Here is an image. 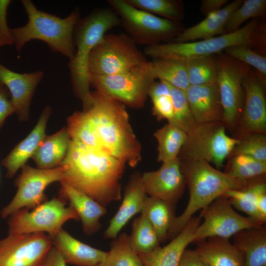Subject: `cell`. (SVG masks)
<instances>
[{"label":"cell","instance_id":"6da1fadb","mask_svg":"<svg viewBox=\"0 0 266 266\" xmlns=\"http://www.w3.org/2000/svg\"><path fill=\"white\" fill-rule=\"evenodd\" d=\"M90 105L73 113L66 127L71 139L135 166L141 157V146L129 121L125 106L96 91Z\"/></svg>","mask_w":266,"mask_h":266},{"label":"cell","instance_id":"7a4b0ae2","mask_svg":"<svg viewBox=\"0 0 266 266\" xmlns=\"http://www.w3.org/2000/svg\"><path fill=\"white\" fill-rule=\"evenodd\" d=\"M126 163L70 139L62 166L64 183L106 206L121 199L120 181Z\"/></svg>","mask_w":266,"mask_h":266},{"label":"cell","instance_id":"3957f363","mask_svg":"<svg viewBox=\"0 0 266 266\" xmlns=\"http://www.w3.org/2000/svg\"><path fill=\"white\" fill-rule=\"evenodd\" d=\"M180 161L189 199L184 210L175 218L169 230L167 239H170L182 231L196 212L230 190L245 188L249 182L235 179L205 161Z\"/></svg>","mask_w":266,"mask_h":266},{"label":"cell","instance_id":"277c9868","mask_svg":"<svg viewBox=\"0 0 266 266\" xmlns=\"http://www.w3.org/2000/svg\"><path fill=\"white\" fill-rule=\"evenodd\" d=\"M120 25V19L111 8H100L80 18L75 26V53L68 66L74 94L82 102L83 109L88 108L92 100L88 68L90 55L106 32Z\"/></svg>","mask_w":266,"mask_h":266},{"label":"cell","instance_id":"5b68a950","mask_svg":"<svg viewBox=\"0 0 266 266\" xmlns=\"http://www.w3.org/2000/svg\"><path fill=\"white\" fill-rule=\"evenodd\" d=\"M28 21L25 26L11 29L13 42L17 51L28 42L38 39L45 42L54 53L72 59L75 53L73 33L80 18V10L75 8L64 18L37 9L30 0H22Z\"/></svg>","mask_w":266,"mask_h":266},{"label":"cell","instance_id":"8992f818","mask_svg":"<svg viewBox=\"0 0 266 266\" xmlns=\"http://www.w3.org/2000/svg\"><path fill=\"white\" fill-rule=\"evenodd\" d=\"M259 18L251 19L236 31L210 38L191 42H170L147 46L145 56L153 59L171 58L184 61L213 56L231 46L243 44L251 47L259 41Z\"/></svg>","mask_w":266,"mask_h":266},{"label":"cell","instance_id":"52a82bcc","mask_svg":"<svg viewBox=\"0 0 266 266\" xmlns=\"http://www.w3.org/2000/svg\"><path fill=\"white\" fill-rule=\"evenodd\" d=\"M107 3L118 16L126 33L136 44L147 47L172 42L183 31L179 22L137 8L126 0H108Z\"/></svg>","mask_w":266,"mask_h":266},{"label":"cell","instance_id":"ba28073f","mask_svg":"<svg viewBox=\"0 0 266 266\" xmlns=\"http://www.w3.org/2000/svg\"><path fill=\"white\" fill-rule=\"evenodd\" d=\"M148 61L126 33L105 34L89 59L90 75L107 76L128 72Z\"/></svg>","mask_w":266,"mask_h":266},{"label":"cell","instance_id":"9c48e42d","mask_svg":"<svg viewBox=\"0 0 266 266\" xmlns=\"http://www.w3.org/2000/svg\"><path fill=\"white\" fill-rule=\"evenodd\" d=\"M237 142L227 134L222 122L198 124L187 134L178 157L183 161H205L219 169Z\"/></svg>","mask_w":266,"mask_h":266},{"label":"cell","instance_id":"30bf717a","mask_svg":"<svg viewBox=\"0 0 266 266\" xmlns=\"http://www.w3.org/2000/svg\"><path fill=\"white\" fill-rule=\"evenodd\" d=\"M67 204L66 200L59 196L47 200L31 210H18L8 217V233H46L49 236L54 235L66 222L79 220L74 209Z\"/></svg>","mask_w":266,"mask_h":266},{"label":"cell","instance_id":"8fae6325","mask_svg":"<svg viewBox=\"0 0 266 266\" xmlns=\"http://www.w3.org/2000/svg\"><path fill=\"white\" fill-rule=\"evenodd\" d=\"M155 80L149 61L122 73L90 75V85L97 92L135 109L144 106L150 87Z\"/></svg>","mask_w":266,"mask_h":266},{"label":"cell","instance_id":"7c38bea8","mask_svg":"<svg viewBox=\"0 0 266 266\" xmlns=\"http://www.w3.org/2000/svg\"><path fill=\"white\" fill-rule=\"evenodd\" d=\"M218 88L223 110L222 122L232 130L238 124L244 102L243 81L250 70L249 66L229 56L217 58Z\"/></svg>","mask_w":266,"mask_h":266},{"label":"cell","instance_id":"4fadbf2b","mask_svg":"<svg viewBox=\"0 0 266 266\" xmlns=\"http://www.w3.org/2000/svg\"><path fill=\"white\" fill-rule=\"evenodd\" d=\"M17 177L14 185L17 191L11 200L0 211L3 218H8L19 209H33L47 200L44 194L46 187L52 183L62 180L64 167L43 169L25 165Z\"/></svg>","mask_w":266,"mask_h":266},{"label":"cell","instance_id":"5bb4252c","mask_svg":"<svg viewBox=\"0 0 266 266\" xmlns=\"http://www.w3.org/2000/svg\"><path fill=\"white\" fill-rule=\"evenodd\" d=\"M200 217L203 220L195 232L193 242L213 237L229 239L241 230L261 226L250 217L236 212L224 196L202 209Z\"/></svg>","mask_w":266,"mask_h":266},{"label":"cell","instance_id":"9a60e30c","mask_svg":"<svg viewBox=\"0 0 266 266\" xmlns=\"http://www.w3.org/2000/svg\"><path fill=\"white\" fill-rule=\"evenodd\" d=\"M52 246L44 233H8L0 240V266H41Z\"/></svg>","mask_w":266,"mask_h":266},{"label":"cell","instance_id":"2e32d148","mask_svg":"<svg viewBox=\"0 0 266 266\" xmlns=\"http://www.w3.org/2000/svg\"><path fill=\"white\" fill-rule=\"evenodd\" d=\"M264 84L251 69L243 81L244 102L237 125L238 136L266 133V100Z\"/></svg>","mask_w":266,"mask_h":266},{"label":"cell","instance_id":"e0dca14e","mask_svg":"<svg viewBox=\"0 0 266 266\" xmlns=\"http://www.w3.org/2000/svg\"><path fill=\"white\" fill-rule=\"evenodd\" d=\"M142 184L147 195L176 205L186 187L178 157L162 163L157 170L141 175Z\"/></svg>","mask_w":266,"mask_h":266},{"label":"cell","instance_id":"ac0fdd59","mask_svg":"<svg viewBox=\"0 0 266 266\" xmlns=\"http://www.w3.org/2000/svg\"><path fill=\"white\" fill-rule=\"evenodd\" d=\"M43 76L41 70L20 73L0 64V83L8 89L15 113L21 121L29 120L32 98Z\"/></svg>","mask_w":266,"mask_h":266},{"label":"cell","instance_id":"d6986e66","mask_svg":"<svg viewBox=\"0 0 266 266\" xmlns=\"http://www.w3.org/2000/svg\"><path fill=\"white\" fill-rule=\"evenodd\" d=\"M147 197L141 175L137 172L133 174L125 187L121 204L104 233V237L112 239L116 238L129 220L141 213Z\"/></svg>","mask_w":266,"mask_h":266},{"label":"cell","instance_id":"ffe728a7","mask_svg":"<svg viewBox=\"0 0 266 266\" xmlns=\"http://www.w3.org/2000/svg\"><path fill=\"white\" fill-rule=\"evenodd\" d=\"M184 92L197 124L222 122L223 110L217 83L190 85Z\"/></svg>","mask_w":266,"mask_h":266},{"label":"cell","instance_id":"44dd1931","mask_svg":"<svg viewBox=\"0 0 266 266\" xmlns=\"http://www.w3.org/2000/svg\"><path fill=\"white\" fill-rule=\"evenodd\" d=\"M50 237L52 246L66 264L77 266H103L107 252L78 240L63 229Z\"/></svg>","mask_w":266,"mask_h":266},{"label":"cell","instance_id":"7402d4cb","mask_svg":"<svg viewBox=\"0 0 266 266\" xmlns=\"http://www.w3.org/2000/svg\"><path fill=\"white\" fill-rule=\"evenodd\" d=\"M51 112V107L46 105L32 131L2 159L1 164L6 169V177H13L18 170L26 165L29 159L34 155L46 135L47 123Z\"/></svg>","mask_w":266,"mask_h":266},{"label":"cell","instance_id":"603a6c76","mask_svg":"<svg viewBox=\"0 0 266 266\" xmlns=\"http://www.w3.org/2000/svg\"><path fill=\"white\" fill-rule=\"evenodd\" d=\"M200 223V217L191 218L182 231L164 247L139 255L143 266H177L186 247L193 243L195 232Z\"/></svg>","mask_w":266,"mask_h":266},{"label":"cell","instance_id":"cb8c5ba5","mask_svg":"<svg viewBox=\"0 0 266 266\" xmlns=\"http://www.w3.org/2000/svg\"><path fill=\"white\" fill-rule=\"evenodd\" d=\"M60 184V196L68 200L76 211L85 233L91 235L98 232L101 226L100 219L107 212L105 207L72 187L63 182Z\"/></svg>","mask_w":266,"mask_h":266},{"label":"cell","instance_id":"d4e9b609","mask_svg":"<svg viewBox=\"0 0 266 266\" xmlns=\"http://www.w3.org/2000/svg\"><path fill=\"white\" fill-rule=\"evenodd\" d=\"M241 0H235L222 9L210 13L197 24L183 30L172 42L184 43L202 40L225 34V27L231 14L242 3Z\"/></svg>","mask_w":266,"mask_h":266},{"label":"cell","instance_id":"484cf974","mask_svg":"<svg viewBox=\"0 0 266 266\" xmlns=\"http://www.w3.org/2000/svg\"><path fill=\"white\" fill-rule=\"evenodd\" d=\"M233 237V244L241 254L244 266H266V225L241 230Z\"/></svg>","mask_w":266,"mask_h":266},{"label":"cell","instance_id":"4316f807","mask_svg":"<svg viewBox=\"0 0 266 266\" xmlns=\"http://www.w3.org/2000/svg\"><path fill=\"white\" fill-rule=\"evenodd\" d=\"M197 244L195 249L209 266H244L241 254L229 239L210 237Z\"/></svg>","mask_w":266,"mask_h":266},{"label":"cell","instance_id":"83f0119b","mask_svg":"<svg viewBox=\"0 0 266 266\" xmlns=\"http://www.w3.org/2000/svg\"><path fill=\"white\" fill-rule=\"evenodd\" d=\"M70 138L66 127L46 135L32 158L37 167L48 169L60 166L65 159Z\"/></svg>","mask_w":266,"mask_h":266},{"label":"cell","instance_id":"f1b7e54d","mask_svg":"<svg viewBox=\"0 0 266 266\" xmlns=\"http://www.w3.org/2000/svg\"><path fill=\"white\" fill-rule=\"evenodd\" d=\"M175 205L151 197H147L141 215L149 222L160 242L167 239L169 230L174 220Z\"/></svg>","mask_w":266,"mask_h":266},{"label":"cell","instance_id":"f546056e","mask_svg":"<svg viewBox=\"0 0 266 266\" xmlns=\"http://www.w3.org/2000/svg\"><path fill=\"white\" fill-rule=\"evenodd\" d=\"M149 63L155 79L166 82L183 91L190 86L185 61L171 58H156Z\"/></svg>","mask_w":266,"mask_h":266},{"label":"cell","instance_id":"4dcf8cb0","mask_svg":"<svg viewBox=\"0 0 266 266\" xmlns=\"http://www.w3.org/2000/svg\"><path fill=\"white\" fill-rule=\"evenodd\" d=\"M265 181V176L251 180L245 188L230 190L224 195L233 208L245 213L260 225H266V221L258 211L257 195L260 185Z\"/></svg>","mask_w":266,"mask_h":266},{"label":"cell","instance_id":"1f68e13d","mask_svg":"<svg viewBox=\"0 0 266 266\" xmlns=\"http://www.w3.org/2000/svg\"><path fill=\"white\" fill-rule=\"evenodd\" d=\"M154 136L158 143L157 161L162 163L177 158L187 137V133L167 123L157 130Z\"/></svg>","mask_w":266,"mask_h":266},{"label":"cell","instance_id":"d6a6232c","mask_svg":"<svg viewBox=\"0 0 266 266\" xmlns=\"http://www.w3.org/2000/svg\"><path fill=\"white\" fill-rule=\"evenodd\" d=\"M229 157L225 172L235 179L247 181L266 175V162L243 154L230 155Z\"/></svg>","mask_w":266,"mask_h":266},{"label":"cell","instance_id":"836d02e7","mask_svg":"<svg viewBox=\"0 0 266 266\" xmlns=\"http://www.w3.org/2000/svg\"><path fill=\"white\" fill-rule=\"evenodd\" d=\"M133 249L139 255L148 254L160 246V241L153 228L142 215L132 222L129 235Z\"/></svg>","mask_w":266,"mask_h":266},{"label":"cell","instance_id":"e575fe53","mask_svg":"<svg viewBox=\"0 0 266 266\" xmlns=\"http://www.w3.org/2000/svg\"><path fill=\"white\" fill-rule=\"evenodd\" d=\"M103 266H143L139 254L132 247L125 233L113 239Z\"/></svg>","mask_w":266,"mask_h":266},{"label":"cell","instance_id":"d590c367","mask_svg":"<svg viewBox=\"0 0 266 266\" xmlns=\"http://www.w3.org/2000/svg\"><path fill=\"white\" fill-rule=\"evenodd\" d=\"M185 62L190 85L217 83V58L210 56L190 59Z\"/></svg>","mask_w":266,"mask_h":266},{"label":"cell","instance_id":"8d00e7d4","mask_svg":"<svg viewBox=\"0 0 266 266\" xmlns=\"http://www.w3.org/2000/svg\"><path fill=\"white\" fill-rule=\"evenodd\" d=\"M133 6L163 18L179 22L184 11L181 1L176 0H126Z\"/></svg>","mask_w":266,"mask_h":266},{"label":"cell","instance_id":"74e56055","mask_svg":"<svg viewBox=\"0 0 266 266\" xmlns=\"http://www.w3.org/2000/svg\"><path fill=\"white\" fill-rule=\"evenodd\" d=\"M148 96L152 102V113L158 120L166 119L171 123L173 118V102L169 89L164 81H155L150 87Z\"/></svg>","mask_w":266,"mask_h":266},{"label":"cell","instance_id":"f35d334b","mask_svg":"<svg viewBox=\"0 0 266 266\" xmlns=\"http://www.w3.org/2000/svg\"><path fill=\"white\" fill-rule=\"evenodd\" d=\"M266 10V0H242L241 5L229 17L225 25V34L237 31L250 19L264 16Z\"/></svg>","mask_w":266,"mask_h":266},{"label":"cell","instance_id":"ab89813d","mask_svg":"<svg viewBox=\"0 0 266 266\" xmlns=\"http://www.w3.org/2000/svg\"><path fill=\"white\" fill-rule=\"evenodd\" d=\"M165 83L169 89L173 102V118L170 124L176 126L188 134L197 124L192 115L185 92L166 82Z\"/></svg>","mask_w":266,"mask_h":266},{"label":"cell","instance_id":"60d3db41","mask_svg":"<svg viewBox=\"0 0 266 266\" xmlns=\"http://www.w3.org/2000/svg\"><path fill=\"white\" fill-rule=\"evenodd\" d=\"M236 138L238 142L231 155L243 154L266 162V134L249 133Z\"/></svg>","mask_w":266,"mask_h":266},{"label":"cell","instance_id":"b9f144b4","mask_svg":"<svg viewBox=\"0 0 266 266\" xmlns=\"http://www.w3.org/2000/svg\"><path fill=\"white\" fill-rule=\"evenodd\" d=\"M229 57L254 67L266 82V58L253 50L248 45L240 44L228 48L225 50Z\"/></svg>","mask_w":266,"mask_h":266},{"label":"cell","instance_id":"7bdbcfd3","mask_svg":"<svg viewBox=\"0 0 266 266\" xmlns=\"http://www.w3.org/2000/svg\"><path fill=\"white\" fill-rule=\"evenodd\" d=\"M11 0H0V47L14 44L6 20L7 10Z\"/></svg>","mask_w":266,"mask_h":266},{"label":"cell","instance_id":"ee69618b","mask_svg":"<svg viewBox=\"0 0 266 266\" xmlns=\"http://www.w3.org/2000/svg\"><path fill=\"white\" fill-rule=\"evenodd\" d=\"M9 92L6 87L0 83V129L6 119L15 113Z\"/></svg>","mask_w":266,"mask_h":266},{"label":"cell","instance_id":"f6af8a7d","mask_svg":"<svg viewBox=\"0 0 266 266\" xmlns=\"http://www.w3.org/2000/svg\"><path fill=\"white\" fill-rule=\"evenodd\" d=\"M177 266H209V265L196 249H186L180 258Z\"/></svg>","mask_w":266,"mask_h":266},{"label":"cell","instance_id":"bcb514c9","mask_svg":"<svg viewBox=\"0 0 266 266\" xmlns=\"http://www.w3.org/2000/svg\"><path fill=\"white\" fill-rule=\"evenodd\" d=\"M41 266H66L58 251L52 246L46 255Z\"/></svg>","mask_w":266,"mask_h":266},{"label":"cell","instance_id":"7dc6e473","mask_svg":"<svg viewBox=\"0 0 266 266\" xmlns=\"http://www.w3.org/2000/svg\"><path fill=\"white\" fill-rule=\"evenodd\" d=\"M228 2L227 0H203L200 9L203 14L207 15L222 9Z\"/></svg>","mask_w":266,"mask_h":266},{"label":"cell","instance_id":"c3c4849f","mask_svg":"<svg viewBox=\"0 0 266 266\" xmlns=\"http://www.w3.org/2000/svg\"><path fill=\"white\" fill-rule=\"evenodd\" d=\"M257 206L262 217L266 221V183L260 185L257 195Z\"/></svg>","mask_w":266,"mask_h":266}]
</instances>
